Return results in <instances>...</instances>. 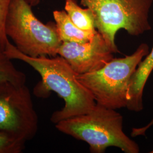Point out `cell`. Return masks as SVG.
I'll use <instances>...</instances> for the list:
<instances>
[{
	"mask_svg": "<svg viewBox=\"0 0 153 153\" xmlns=\"http://www.w3.org/2000/svg\"><path fill=\"white\" fill-rule=\"evenodd\" d=\"M153 124V119L152 121L148 124V126L142 128H135L134 131L135 133L137 136H141V135H145V131H146V130L151 126H152Z\"/></svg>",
	"mask_w": 153,
	"mask_h": 153,
	"instance_id": "14",
	"label": "cell"
},
{
	"mask_svg": "<svg viewBox=\"0 0 153 153\" xmlns=\"http://www.w3.org/2000/svg\"><path fill=\"white\" fill-rule=\"evenodd\" d=\"M153 0H81V5L93 11L95 28L113 53L118 30L124 29L133 36L151 30L149 14Z\"/></svg>",
	"mask_w": 153,
	"mask_h": 153,
	"instance_id": "5",
	"label": "cell"
},
{
	"mask_svg": "<svg viewBox=\"0 0 153 153\" xmlns=\"http://www.w3.org/2000/svg\"><path fill=\"white\" fill-rule=\"evenodd\" d=\"M153 70V47L137 66L131 76L128 94L126 108L130 111L139 112L143 109V92L149 76Z\"/></svg>",
	"mask_w": 153,
	"mask_h": 153,
	"instance_id": "8",
	"label": "cell"
},
{
	"mask_svg": "<svg viewBox=\"0 0 153 153\" xmlns=\"http://www.w3.org/2000/svg\"><path fill=\"white\" fill-rule=\"evenodd\" d=\"M123 117L120 113L95 104L90 112L60 121L56 128L63 133L85 141L91 153H104L108 147H116L126 153H138L137 143L123 129Z\"/></svg>",
	"mask_w": 153,
	"mask_h": 153,
	"instance_id": "2",
	"label": "cell"
},
{
	"mask_svg": "<svg viewBox=\"0 0 153 153\" xmlns=\"http://www.w3.org/2000/svg\"><path fill=\"white\" fill-rule=\"evenodd\" d=\"M65 10L71 21L81 30L90 32L96 31L94 16L89 8L82 9L74 0H65Z\"/></svg>",
	"mask_w": 153,
	"mask_h": 153,
	"instance_id": "10",
	"label": "cell"
},
{
	"mask_svg": "<svg viewBox=\"0 0 153 153\" xmlns=\"http://www.w3.org/2000/svg\"><path fill=\"white\" fill-rule=\"evenodd\" d=\"M150 153H153V150L152 151V152H150Z\"/></svg>",
	"mask_w": 153,
	"mask_h": 153,
	"instance_id": "16",
	"label": "cell"
},
{
	"mask_svg": "<svg viewBox=\"0 0 153 153\" xmlns=\"http://www.w3.org/2000/svg\"><path fill=\"white\" fill-rule=\"evenodd\" d=\"M113 52L97 31L85 43L63 42L58 51L77 74L97 71L114 59Z\"/></svg>",
	"mask_w": 153,
	"mask_h": 153,
	"instance_id": "7",
	"label": "cell"
},
{
	"mask_svg": "<svg viewBox=\"0 0 153 153\" xmlns=\"http://www.w3.org/2000/svg\"><path fill=\"white\" fill-rule=\"evenodd\" d=\"M4 52L11 60L26 63L40 74L42 82L35 88L36 94L44 96L45 93L52 91L64 99V107L51 116V120L55 124L60 121L85 114L95 105L91 94L78 80L77 74L62 57H30L22 53L10 42Z\"/></svg>",
	"mask_w": 153,
	"mask_h": 153,
	"instance_id": "1",
	"label": "cell"
},
{
	"mask_svg": "<svg viewBox=\"0 0 153 153\" xmlns=\"http://www.w3.org/2000/svg\"><path fill=\"white\" fill-rule=\"evenodd\" d=\"M149 53L148 44L142 43L132 55L114 58L98 71L77 74V78L97 104L115 110L126 107L131 76Z\"/></svg>",
	"mask_w": 153,
	"mask_h": 153,
	"instance_id": "4",
	"label": "cell"
},
{
	"mask_svg": "<svg viewBox=\"0 0 153 153\" xmlns=\"http://www.w3.org/2000/svg\"><path fill=\"white\" fill-rule=\"evenodd\" d=\"M25 143L16 138L0 134V153H22Z\"/></svg>",
	"mask_w": 153,
	"mask_h": 153,
	"instance_id": "12",
	"label": "cell"
},
{
	"mask_svg": "<svg viewBox=\"0 0 153 153\" xmlns=\"http://www.w3.org/2000/svg\"><path fill=\"white\" fill-rule=\"evenodd\" d=\"M26 81V76L24 73L18 70L5 52H0V83L10 82L23 85Z\"/></svg>",
	"mask_w": 153,
	"mask_h": 153,
	"instance_id": "11",
	"label": "cell"
},
{
	"mask_svg": "<svg viewBox=\"0 0 153 153\" xmlns=\"http://www.w3.org/2000/svg\"><path fill=\"white\" fill-rule=\"evenodd\" d=\"M38 118L25 84L0 83V134L27 142L35 136Z\"/></svg>",
	"mask_w": 153,
	"mask_h": 153,
	"instance_id": "6",
	"label": "cell"
},
{
	"mask_svg": "<svg viewBox=\"0 0 153 153\" xmlns=\"http://www.w3.org/2000/svg\"><path fill=\"white\" fill-rule=\"evenodd\" d=\"M55 23L61 41L85 43L89 41L97 33L81 30L71 21L65 10H55L53 13Z\"/></svg>",
	"mask_w": 153,
	"mask_h": 153,
	"instance_id": "9",
	"label": "cell"
},
{
	"mask_svg": "<svg viewBox=\"0 0 153 153\" xmlns=\"http://www.w3.org/2000/svg\"><path fill=\"white\" fill-rule=\"evenodd\" d=\"M11 0H0V52L5 51L9 42L6 33V23Z\"/></svg>",
	"mask_w": 153,
	"mask_h": 153,
	"instance_id": "13",
	"label": "cell"
},
{
	"mask_svg": "<svg viewBox=\"0 0 153 153\" xmlns=\"http://www.w3.org/2000/svg\"><path fill=\"white\" fill-rule=\"evenodd\" d=\"M26 1L31 6H35L38 5L40 0H26ZM74 1L76 2V0H74Z\"/></svg>",
	"mask_w": 153,
	"mask_h": 153,
	"instance_id": "15",
	"label": "cell"
},
{
	"mask_svg": "<svg viewBox=\"0 0 153 153\" xmlns=\"http://www.w3.org/2000/svg\"><path fill=\"white\" fill-rule=\"evenodd\" d=\"M26 0H11L6 23L7 36L22 53L32 57L58 55L62 41L56 23L44 24Z\"/></svg>",
	"mask_w": 153,
	"mask_h": 153,
	"instance_id": "3",
	"label": "cell"
}]
</instances>
